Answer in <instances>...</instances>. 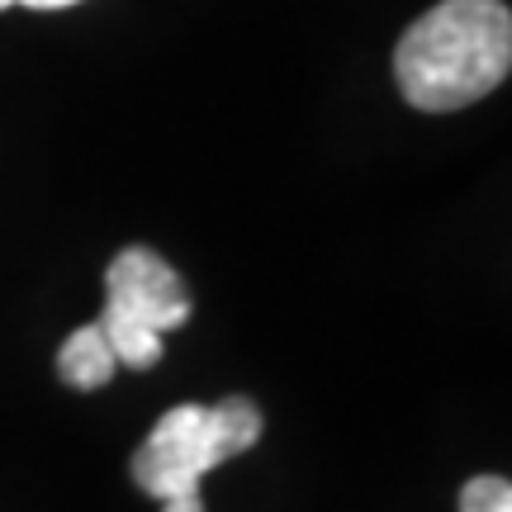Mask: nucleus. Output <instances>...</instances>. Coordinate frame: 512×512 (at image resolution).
Wrapping results in <instances>:
<instances>
[{
  "label": "nucleus",
  "mask_w": 512,
  "mask_h": 512,
  "mask_svg": "<svg viewBox=\"0 0 512 512\" xmlns=\"http://www.w3.org/2000/svg\"><path fill=\"white\" fill-rule=\"evenodd\" d=\"M10 5H29V10H67L76 0H0V10H10Z\"/></svg>",
  "instance_id": "6"
},
{
  "label": "nucleus",
  "mask_w": 512,
  "mask_h": 512,
  "mask_svg": "<svg viewBox=\"0 0 512 512\" xmlns=\"http://www.w3.org/2000/svg\"><path fill=\"white\" fill-rule=\"evenodd\" d=\"M166 512H204V503H166Z\"/></svg>",
  "instance_id": "7"
},
{
  "label": "nucleus",
  "mask_w": 512,
  "mask_h": 512,
  "mask_svg": "<svg viewBox=\"0 0 512 512\" xmlns=\"http://www.w3.org/2000/svg\"><path fill=\"white\" fill-rule=\"evenodd\" d=\"M512 67V15L503 0H441L408 24L394 53L413 110L451 114L503 86Z\"/></svg>",
  "instance_id": "1"
},
{
  "label": "nucleus",
  "mask_w": 512,
  "mask_h": 512,
  "mask_svg": "<svg viewBox=\"0 0 512 512\" xmlns=\"http://www.w3.org/2000/svg\"><path fill=\"white\" fill-rule=\"evenodd\" d=\"M114 370H119V361H114L100 323L76 328L72 337L62 342V351H57V375L72 384V389H100V384L114 380Z\"/></svg>",
  "instance_id": "4"
},
{
  "label": "nucleus",
  "mask_w": 512,
  "mask_h": 512,
  "mask_svg": "<svg viewBox=\"0 0 512 512\" xmlns=\"http://www.w3.org/2000/svg\"><path fill=\"white\" fill-rule=\"evenodd\" d=\"M256 437H261V408L242 394L214 408L181 403L133 451V484L162 503H200V479L223 460L252 451Z\"/></svg>",
  "instance_id": "2"
},
{
  "label": "nucleus",
  "mask_w": 512,
  "mask_h": 512,
  "mask_svg": "<svg viewBox=\"0 0 512 512\" xmlns=\"http://www.w3.org/2000/svg\"><path fill=\"white\" fill-rule=\"evenodd\" d=\"M460 512H512V489L508 479L479 475L460 489Z\"/></svg>",
  "instance_id": "5"
},
{
  "label": "nucleus",
  "mask_w": 512,
  "mask_h": 512,
  "mask_svg": "<svg viewBox=\"0 0 512 512\" xmlns=\"http://www.w3.org/2000/svg\"><path fill=\"white\" fill-rule=\"evenodd\" d=\"M190 294L171 261L152 247H124L105 271V313L95 318L114 361L128 370H152L162 361V332L190 323Z\"/></svg>",
  "instance_id": "3"
}]
</instances>
